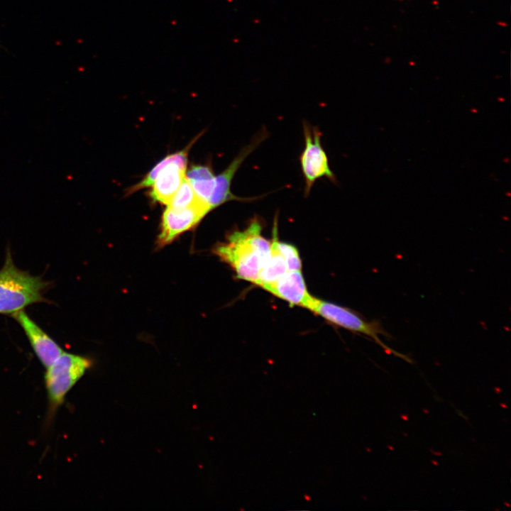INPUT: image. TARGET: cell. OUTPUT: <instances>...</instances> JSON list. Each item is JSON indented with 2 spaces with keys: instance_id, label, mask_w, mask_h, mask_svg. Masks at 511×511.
<instances>
[{
  "instance_id": "cell-1",
  "label": "cell",
  "mask_w": 511,
  "mask_h": 511,
  "mask_svg": "<svg viewBox=\"0 0 511 511\" xmlns=\"http://www.w3.org/2000/svg\"><path fill=\"white\" fill-rule=\"evenodd\" d=\"M263 228L260 219L254 217L245 229L232 232L214 248L238 278L254 285L270 253V241L263 236Z\"/></svg>"
},
{
  "instance_id": "cell-2",
  "label": "cell",
  "mask_w": 511,
  "mask_h": 511,
  "mask_svg": "<svg viewBox=\"0 0 511 511\" xmlns=\"http://www.w3.org/2000/svg\"><path fill=\"white\" fill-rule=\"evenodd\" d=\"M50 282L17 268L7 249L0 269V314L12 315L35 303L50 302L44 295Z\"/></svg>"
},
{
  "instance_id": "cell-3",
  "label": "cell",
  "mask_w": 511,
  "mask_h": 511,
  "mask_svg": "<svg viewBox=\"0 0 511 511\" xmlns=\"http://www.w3.org/2000/svg\"><path fill=\"white\" fill-rule=\"evenodd\" d=\"M304 308L331 324L370 337L388 353H393L407 359L404 355L397 353L381 341L380 335L384 336L390 335L378 321H368L349 308L317 298L312 295Z\"/></svg>"
},
{
  "instance_id": "cell-4",
  "label": "cell",
  "mask_w": 511,
  "mask_h": 511,
  "mask_svg": "<svg viewBox=\"0 0 511 511\" xmlns=\"http://www.w3.org/2000/svg\"><path fill=\"white\" fill-rule=\"evenodd\" d=\"M91 366L87 358L63 352L46 368L45 383L51 411L63 403L67 392Z\"/></svg>"
},
{
  "instance_id": "cell-5",
  "label": "cell",
  "mask_w": 511,
  "mask_h": 511,
  "mask_svg": "<svg viewBox=\"0 0 511 511\" xmlns=\"http://www.w3.org/2000/svg\"><path fill=\"white\" fill-rule=\"evenodd\" d=\"M304 147L300 157V167L304 179V195L307 197L315 182L326 177L336 183V179L329 163L328 156L322 145V132L317 126L303 122Z\"/></svg>"
},
{
  "instance_id": "cell-6",
  "label": "cell",
  "mask_w": 511,
  "mask_h": 511,
  "mask_svg": "<svg viewBox=\"0 0 511 511\" xmlns=\"http://www.w3.org/2000/svg\"><path fill=\"white\" fill-rule=\"evenodd\" d=\"M211 211L210 205L202 200L185 208L167 207L162 215L158 246L163 247L170 244L180 235L196 226Z\"/></svg>"
},
{
  "instance_id": "cell-7",
  "label": "cell",
  "mask_w": 511,
  "mask_h": 511,
  "mask_svg": "<svg viewBox=\"0 0 511 511\" xmlns=\"http://www.w3.org/2000/svg\"><path fill=\"white\" fill-rule=\"evenodd\" d=\"M11 316L23 329L34 353L45 368L64 352L23 309Z\"/></svg>"
},
{
  "instance_id": "cell-8",
  "label": "cell",
  "mask_w": 511,
  "mask_h": 511,
  "mask_svg": "<svg viewBox=\"0 0 511 511\" xmlns=\"http://www.w3.org/2000/svg\"><path fill=\"white\" fill-rule=\"evenodd\" d=\"M273 295L287 302L291 307H305L312 297L302 270L287 271L275 281L262 287Z\"/></svg>"
},
{
  "instance_id": "cell-9",
  "label": "cell",
  "mask_w": 511,
  "mask_h": 511,
  "mask_svg": "<svg viewBox=\"0 0 511 511\" xmlns=\"http://www.w3.org/2000/svg\"><path fill=\"white\" fill-rule=\"evenodd\" d=\"M187 162L173 160L166 165L159 172L149 197L155 202L167 205L186 176Z\"/></svg>"
},
{
  "instance_id": "cell-10",
  "label": "cell",
  "mask_w": 511,
  "mask_h": 511,
  "mask_svg": "<svg viewBox=\"0 0 511 511\" xmlns=\"http://www.w3.org/2000/svg\"><path fill=\"white\" fill-rule=\"evenodd\" d=\"M288 270L285 259L272 239L270 256L260 273L256 285L263 287L278 280Z\"/></svg>"
},
{
  "instance_id": "cell-11",
  "label": "cell",
  "mask_w": 511,
  "mask_h": 511,
  "mask_svg": "<svg viewBox=\"0 0 511 511\" xmlns=\"http://www.w3.org/2000/svg\"><path fill=\"white\" fill-rule=\"evenodd\" d=\"M199 137V135L196 136L182 150L173 154L167 155L161 161L157 163L139 182L129 187L127 189L126 194L128 195H130L140 189L151 187L160 170L170 162L173 160H182L187 162V156L189 154V151Z\"/></svg>"
},
{
  "instance_id": "cell-12",
  "label": "cell",
  "mask_w": 511,
  "mask_h": 511,
  "mask_svg": "<svg viewBox=\"0 0 511 511\" xmlns=\"http://www.w3.org/2000/svg\"><path fill=\"white\" fill-rule=\"evenodd\" d=\"M272 238L285 259L287 270H302V260L297 248L292 244L282 242L278 239L277 216L274 219Z\"/></svg>"
},
{
  "instance_id": "cell-13",
  "label": "cell",
  "mask_w": 511,
  "mask_h": 511,
  "mask_svg": "<svg viewBox=\"0 0 511 511\" xmlns=\"http://www.w3.org/2000/svg\"><path fill=\"white\" fill-rule=\"evenodd\" d=\"M202 200V199L199 198L195 194L192 185L185 176L180 187L167 207L175 209L185 208L194 205Z\"/></svg>"
},
{
  "instance_id": "cell-14",
  "label": "cell",
  "mask_w": 511,
  "mask_h": 511,
  "mask_svg": "<svg viewBox=\"0 0 511 511\" xmlns=\"http://www.w3.org/2000/svg\"><path fill=\"white\" fill-rule=\"evenodd\" d=\"M187 180L197 197L207 202L211 207V199L216 187V175L209 179Z\"/></svg>"
},
{
  "instance_id": "cell-15",
  "label": "cell",
  "mask_w": 511,
  "mask_h": 511,
  "mask_svg": "<svg viewBox=\"0 0 511 511\" xmlns=\"http://www.w3.org/2000/svg\"><path fill=\"white\" fill-rule=\"evenodd\" d=\"M214 176L211 165H193L186 170L189 180L209 179Z\"/></svg>"
},
{
  "instance_id": "cell-16",
  "label": "cell",
  "mask_w": 511,
  "mask_h": 511,
  "mask_svg": "<svg viewBox=\"0 0 511 511\" xmlns=\"http://www.w3.org/2000/svg\"><path fill=\"white\" fill-rule=\"evenodd\" d=\"M0 48H1V45H0Z\"/></svg>"
}]
</instances>
